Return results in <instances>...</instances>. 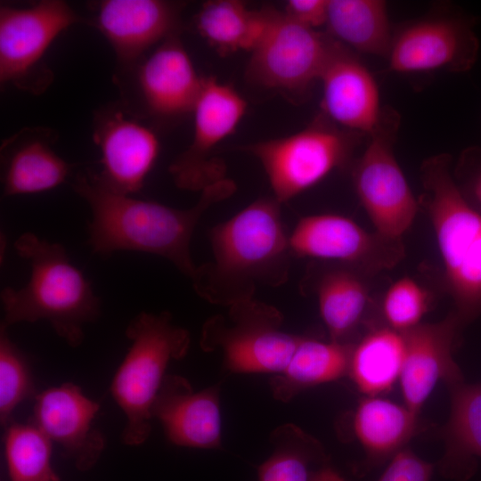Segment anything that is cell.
<instances>
[{"mask_svg":"<svg viewBox=\"0 0 481 481\" xmlns=\"http://www.w3.org/2000/svg\"><path fill=\"white\" fill-rule=\"evenodd\" d=\"M73 189L91 209L89 244L96 254L130 250L157 255L192 280L198 266L191 252L193 232L201 216L236 187L232 180L222 179L202 190L198 202L189 208L115 193L91 175H77Z\"/></svg>","mask_w":481,"mask_h":481,"instance_id":"1","label":"cell"},{"mask_svg":"<svg viewBox=\"0 0 481 481\" xmlns=\"http://www.w3.org/2000/svg\"><path fill=\"white\" fill-rule=\"evenodd\" d=\"M281 205L273 196L258 198L211 228L212 260L191 280L200 298L229 307L254 298L258 287L287 281L294 255Z\"/></svg>","mask_w":481,"mask_h":481,"instance_id":"2","label":"cell"},{"mask_svg":"<svg viewBox=\"0 0 481 481\" xmlns=\"http://www.w3.org/2000/svg\"><path fill=\"white\" fill-rule=\"evenodd\" d=\"M14 248L29 262L30 275L22 288L1 291V328L44 320L67 344L78 346L84 340V325L96 320L101 311L90 282L59 243L25 232Z\"/></svg>","mask_w":481,"mask_h":481,"instance_id":"3","label":"cell"},{"mask_svg":"<svg viewBox=\"0 0 481 481\" xmlns=\"http://www.w3.org/2000/svg\"><path fill=\"white\" fill-rule=\"evenodd\" d=\"M424 203L436 238L449 293L461 322L481 313V214L455 183L443 154L422 166Z\"/></svg>","mask_w":481,"mask_h":481,"instance_id":"4","label":"cell"},{"mask_svg":"<svg viewBox=\"0 0 481 481\" xmlns=\"http://www.w3.org/2000/svg\"><path fill=\"white\" fill-rule=\"evenodd\" d=\"M131 346L111 381V395L126 422L122 440L128 445L144 443L151 430L152 405L172 360L183 358L190 333L173 323L172 315L142 312L126 330Z\"/></svg>","mask_w":481,"mask_h":481,"instance_id":"5","label":"cell"},{"mask_svg":"<svg viewBox=\"0 0 481 481\" xmlns=\"http://www.w3.org/2000/svg\"><path fill=\"white\" fill-rule=\"evenodd\" d=\"M283 316L272 305L255 298L227 307L203 324L200 347L219 351L231 373H280L301 336L283 329Z\"/></svg>","mask_w":481,"mask_h":481,"instance_id":"6","label":"cell"},{"mask_svg":"<svg viewBox=\"0 0 481 481\" xmlns=\"http://www.w3.org/2000/svg\"><path fill=\"white\" fill-rule=\"evenodd\" d=\"M354 141L319 118L306 128L247 146L262 165L273 197L283 204L314 187L350 156Z\"/></svg>","mask_w":481,"mask_h":481,"instance_id":"7","label":"cell"},{"mask_svg":"<svg viewBox=\"0 0 481 481\" xmlns=\"http://www.w3.org/2000/svg\"><path fill=\"white\" fill-rule=\"evenodd\" d=\"M79 21L61 0H42L27 7L1 5L0 82L38 94L53 75L44 57L54 39Z\"/></svg>","mask_w":481,"mask_h":481,"instance_id":"8","label":"cell"},{"mask_svg":"<svg viewBox=\"0 0 481 481\" xmlns=\"http://www.w3.org/2000/svg\"><path fill=\"white\" fill-rule=\"evenodd\" d=\"M397 126V115L383 111L353 172L356 194L375 232L391 240H401L419 208L394 154Z\"/></svg>","mask_w":481,"mask_h":481,"instance_id":"9","label":"cell"},{"mask_svg":"<svg viewBox=\"0 0 481 481\" xmlns=\"http://www.w3.org/2000/svg\"><path fill=\"white\" fill-rule=\"evenodd\" d=\"M335 43L273 10L264 35L250 52L247 77L269 89L303 92L319 81Z\"/></svg>","mask_w":481,"mask_h":481,"instance_id":"10","label":"cell"},{"mask_svg":"<svg viewBox=\"0 0 481 481\" xmlns=\"http://www.w3.org/2000/svg\"><path fill=\"white\" fill-rule=\"evenodd\" d=\"M247 107L245 99L232 86L214 77H204L192 112V143L169 167L178 187L201 192L225 178L224 165L211 157V153L233 134L246 114Z\"/></svg>","mask_w":481,"mask_h":481,"instance_id":"11","label":"cell"},{"mask_svg":"<svg viewBox=\"0 0 481 481\" xmlns=\"http://www.w3.org/2000/svg\"><path fill=\"white\" fill-rule=\"evenodd\" d=\"M289 244L294 257L373 271L391 269L404 255L401 240L369 232L337 214L302 217L289 232Z\"/></svg>","mask_w":481,"mask_h":481,"instance_id":"12","label":"cell"},{"mask_svg":"<svg viewBox=\"0 0 481 481\" xmlns=\"http://www.w3.org/2000/svg\"><path fill=\"white\" fill-rule=\"evenodd\" d=\"M93 139L101 171L91 176L115 193L140 192L159 153L155 132L128 109L110 108L97 114Z\"/></svg>","mask_w":481,"mask_h":481,"instance_id":"13","label":"cell"},{"mask_svg":"<svg viewBox=\"0 0 481 481\" xmlns=\"http://www.w3.org/2000/svg\"><path fill=\"white\" fill-rule=\"evenodd\" d=\"M131 67L139 105L148 116L172 119L192 112L204 77L176 35Z\"/></svg>","mask_w":481,"mask_h":481,"instance_id":"14","label":"cell"},{"mask_svg":"<svg viewBox=\"0 0 481 481\" xmlns=\"http://www.w3.org/2000/svg\"><path fill=\"white\" fill-rule=\"evenodd\" d=\"M478 41L471 26L460 19H435L404 28L393 37L389 69L400 73L441 69H469L477 60Z\"/></svg>","mask_w":481,"mask_h":481,"instance_id":"15","label":"cell"},{"mask_svg":"<svg viewBox=\"0 0 481 481\" xmlns=\"http://www.w3.org/2000/svg\"><path fill=\"white\" fill-rule=\"evenodd\" d=\"M99 408L79 387L64 383L37 395L32 422L62 449L78 470L86 471L105 448L104 436L93 427Z\"/></svg>","mask_w":481,"mask_h":481,"instance_id":"16","label":"cell"},{"mask_svg":"<svg viewBox=\"0 0 481 481\" xmlns=\"http://www.w3.org/2000/svg\"><path fill=\"white\" fill-rule=\"evenodd\" d=\"M94 11L95 28L127 68L175 36L179 21L177 5L163 0H103L94 4Z\"/></svg>","mask_w":481,"mask_h":481,"instance_id":"17","label":"cell"},{"mask_svg":"<svg viewBox=\"0 0 481 481\" xmlns=\"http://www.w3.org/2000/svg\"><path fill=\"white\" fill-rule=\"evenodd\" d=\"M457 314L435 323H420L403 332L404 356L399 378L404 404L419 415L436 383L450 386L462 381L460 368L452 357L458 327Z\"/></svg>","mask_w":481,"mask_h":481,"instance_id":"18","label":"cell"},{"mask_svg":"<svg viewBox=\"0 0 481 481\" xmlns=\"http://www.w3.org/2000/svg\"><path fill=\"white\" fill-rule=\"evenodd\" d=\"M218 385L195 391L178 375H167L152 405V418L161 424L174 444L197 449H219L222 417Z\"/></svg>","mask_w":481,"mask_h":481,"instance_id":"19","label":"cell"},{"mask_svg":"<svg viewBox=\"0 0 481 481\" xmlns=\"http://www.w3.org/2000/svg\"><path fill=\"white\" fill-rule=\"evenodd\" d=\"M325 117L354 132L371 134L380 122L379 88L371 72L336 40L320 76Z\"/></svg>","mask_w":481,"mask_h":481,"instance_id":"20","label":"cell"},{"mask_svg":"<svg viewBox=\"0 0 481 481\" xmlns=\"http://www.w3.org/2000/svg\"><path fill=\"white\" fill-rule=\"evenodd\" d=\"M54 139L45 128L26 127L3 142L5 196L43 192L66 181L70 166L54 151Z\"/></svg>","mask_w":481,"mask_h":481,"instance_id":"21","label":"cell"},{"mask_svg":"<svg viewBox=\"0 0 481 481\" xmlns=\"http://www.w3.org/2000/svg\"><path fill=\"white\" fill-rule=\"evenodd\" d=\"M354 345L302 337L285 368L270 379L274 399L288 403L304 389L348 375Z\"/></svg>","mask_w":481,"mask_h":481,"instance_id":"22","label":"cell"},{"mask_svg":"<svg viewBox=\"0 0 481 481\" xmlns=\"http://www.w3.org/2000/svg\"><path fill=\"white\" fill-rule=\"evenodd\" d=\"M314 278L302 283L317 298L320 315L330 340L346 342V337L357 326L368 302V290L354 267L330 263Z\"/></svg>","mask_w":481,"mask_h":481,"instance_id":"23","label":"cell"},{"mask_svg":"<svg viewBox=\"0 0 481 481\" xmlns=\"http://www.w3.org/2000/svg\"><path fill=\"white\" fill-rule=\"evenodd\" d=\"M451 410L444 428V454L440 469L447 477L470 475L475 457L481 458V384L463 381L450 386Z\"/></svg>","mask_w":481,"mask_h":481,"instance_id":"24","label":"cell"},{"mask_svg":"<svg viewBox=\"0 0 481 481\" xmlns=\"http://www.w3.org/2000/svg\"><path fill=\"white\" fill-rule=\"evenodd\" d=\"M419 415L405 404L379 396H365L354 416V431L370 461L392 458L415 435Z\"/></svg>","mask_w":481,"mask_h":481,"instance_id":"25","label":"cell"},{"mask_svg":"<svg viewBox=\"0 0 481 481\" xmlns=\"http://www.w3.org/2000/svg\"><path fill=\"white\" fill-rule=\"evenodd\" d=\"M273 10L253 11L236 0L204 3L195 18L199 34L219 53L251 52L264 35Z\"/></svg>","mask_w":481,"mask_h":481,"instance_id":"26","label":"cell"},{"mask_svg":"<svg viewBox=\"0 0 481 481\" xmlns=\"http://www.w3.org/2000/svg\"><path fill=\"white\" fill-rule=\"evenodd\" d=\"M326 26L338 42L369 54L387 56L393 37L381 0H329Z\"/></svg>","mask_w":481,"mask_h":481,"instance_id":"27","label":"cell"},{"mask_svg":"<svg viewBox=\"0 0 481 481\" xmlns=\"http://www.w3.org/2000/svg\"><path fill=\"white\" fill-rule=\"evenodd\" d=\"M404 356L403 332L377 329L354 345L348 375L365 396H378L399 379Z\"/></svg>","mask_w":481,"mask_h":481,"instance_id":"28","label":"cell"},{"mask_svg":"<svg viewBox=\"0 0 481 481\" xmlns=\"http://www.w3.org/2000/svg\"><path fill=\"white\" fill-rule=\"evenodd\" d=\"M271 455L258 468V481H310V464L321 455L319 444L298 427L287 423L270 435Z\"/></svg>","mask_w":481,"mask_h":481,"instance_id":"29","label":"cell"},{"mask_svg":"<svg viewBox=\"0 0 481 481\" xmlns=\"http://www.w3.org/2000/svg\"><path fill=\"white\" fill-rule=\"evenodd\" d=\"M52 444L33 422L10 425L4 439L10 481H61L51 462Z\"/></svg>","mask_w":481,"mask_h":481,"instance_id":"30","label":"cell"},{"mask_svg":"<svg viewBox=\"0 0 481 481\" xmlns=\"http://www.w3.org/2000/svg\"><path fill=\"white\" fill-rule=\"evenodd\" d=\"M33 392V383L24 356L0 330V420L8 424L14 409Z\"/></svg>","mask_w":481,"mask_h":481,"instance_id":"31","label":"cell"},{"mask_svg":"<svg viewBox=\"0 0 481 481\" xmlns=\"http://www.w3.org/2000/svg\"><path fill=\"white\" fill-rule=\"evenodd\" d=\"M428 306V291L414 280L404 277L387 289L383 300V314L389 328L404 332L420 323Z\"/></svg>","mask_w":481,"mask_h":481,"instance_id":"32","label":"cell"},{"mask_svg":"<svg viewBox=\"0 0 481 481\" xmlns=\"http://www.w3.org/2000/svg\"><path fill=\"white\" fill-rule=\"evenodd\" d=\"M434 466L407 448L395 453L378 481H430Z\"/></svg>","mask_w":481,"mask_h":481,"instance_id":"33","label":"cell"},{"mask_svg":"<svg viewBox=\"0 0 481 481\" xmlns=\"http://www.w3.org/2000/svg\"><path fill=\"white\" fill-rule=\"evenodd\" d=\"M329 0H289L284 14L297 23L316 29L326 25Z\"/></svg>","mask_w":481,"mask_h":481,"instance_id":"34","label":"cell"},{"mask_svg":"<svg viewBox=\"0 0 481 481\" xmlns=\"http://www.w3.org/2000/svg\"><path fill=\"white\" fill-rule=\"evenodd\" d=\"M310 481H345L331 467L323 465L312 472Z\"/></svg>","mask_w":481,"mask_h":481,"instance_id":"35","label":"cell"},{"mask_svg":"<svg viewBox=\"0 0 481 481\" xmlns=\"http://www.w3.org/2000/svg\"><path fill=\"white\" fill-rule=\"evenodd\" d=\"M474 192H475V195H476V198H477V201L481 205V172L479 173V175H478V176L477 178Z\"/></svg>","mask_w":481,"mask_h":481,"instance_id":"36","label":"cell"}]
</instances>
